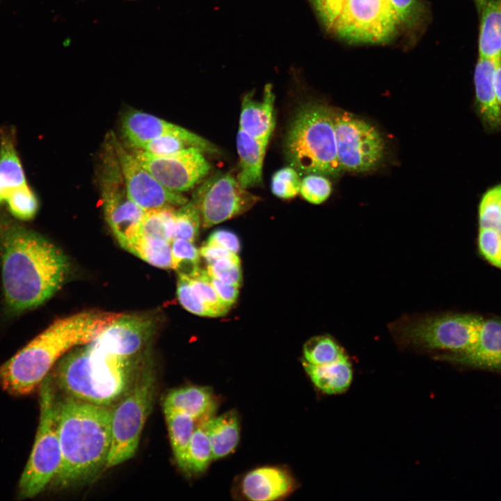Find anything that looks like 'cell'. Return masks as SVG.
<instances>
[{
	"mask_svg": "<svg viewBox=\"0 0 501 501\" xmlns=\"http://www.w3.org/2000/svg\"><path fill=\"white\" fill-rule=\"evenodd\" d=\"M0 257L7 310L19 314L44 303L65 282L70 262L35 232L0 216Z\"/></svg>",
	"mask_w": 501,
	"mask_h": 501,
	"instance_id": "6da1fadb",
	"label": "cell"
},
{
	"mask_svg": "<svg viewBox=\"0 0 501 501\" xmlns=\"http://www.w3.org/2000/svg\"><path fill=\"white\" fill-rule=\"evenodd\" d=\"M112 407L66 395L58 398L61 461L51 482L54 486L65 488L83 484L106 470L111 444Z\"/></svg>",
	"mask_w": 501,
	"mask_h": 501,
	"instance_id": "7a4b0ae2",
	"label": "cell"
},
{
	"mask_svg": "<svg viewBox=\"0 0 501 501\" xmlns=\"http://www.w3.org/2000/svg\"><path fill=\"white\" fill-rule=\"evenodd\" d=\"M122 314L88 310L55 320L0 367L3 388L13 395L31 393L62 356L94 340Z\"/></svg>",
	"mask_w": 501,
	"mask_h": 501,
	"instance_id": "3957f363",
	"label": "cell"
},
{
	"mask_svg": "<svg viewBox=\"0 0 501 501\" xmlns=\"http://www.w3.org/2000/svg\"><path fill=\"white\" fill-rule=\"evenodd\" d=\"M148 356H124L95 339L62 356L55 367L54 379L64 395L111 406L127 390Z\"/></svg>",
	"mask_w": 501,
	"mask_h": 501,
	"instance_id": "277c9868",
	"label": "cell"
},
{
	"mask_svg": "<svg viewBox=\"0 0 501 501\" xmlns=\"http://www.w3.org/2000/svg\"><path fill=\"white\" fill-rule=\"evenodd\" d=\"M284 152L299 174L339 175L333 108L316 102L299 106L285 136Z\"/></svg>",
	"mask_w": 501,
	"mask_h": 501,
	"instance_id": "5b68a950",
	"label": "cell"
},
{
	"mask_svg": "<svg viewBox=\"0 0 501 501\" xmlns=\"http://www.w3.org/2000/svg\"><path fill=\"white\" fill-rule=\"evenodd\" d=\"M156 382V368L149 356L127 390L113 405L111 444L106 469L118 466L135 455L152 408Z\"/></svg>",
	"mask_w": 501,
	"mask_h": 501,
	"instance_id": "8992f818",
	"label": "cell"
},
{
	"mask_svg": "<svg viewBox=\"0 0 501 501\" xmlns=\"http://www.w3.org/2000/svg\"><path fill=\"white\" fill-rule=\"evenodd\" d=\"M483 317L468 314L424 316L401 320L392 328L402 344L422 351L463 353L477 342Z\"/></svg>",
	"mask_w": 501,
	"mask_h": 501,
	"instance_id": "52a82bcc",
	"label": "cell"
},
{
	"mask_svg": "<svg viewBox=\"0 0 501 501\" xmlns=\"http://www.w3.org/2000/svg\"><path fill=\"white\" fill-rule=\"evenodd\" d=\"M49 374L40 388V422L29 459L19 483L22 498L35 497L55 477L61 461L58 436V397Z\"/></svg>",
	"mask_w": 501,
	"mask_h": 501,
	"instance_id": "ba28073f",
	"label": "cell"
},
{
	"mask_svg": "<svg viewBox=\"0 0 501 501\" xmlns=\"http://www.w3.org/2000/svg\"><path fill=\"white\" fill-rule=\"evenodd\" d=\"M100 191L106 221L120 245L127 250L138 236L145 211L130 198L110 140L103 154Z\"/></svg>",
	"mask_w": 501,
	"mask_h": 501,
	"instance_id": "9c48e42d",
	"label": "cell"
},
{
	"mask_svg": "<svg viewBox=\"0 0 501 501\" xmlns=\"http://www.w3.org/2000/svg\"><path fill=\"white\" fill-rule=\"evenodd\" d=\"M337 155L344 171L365 173L377 168L385 154V141L367 121L333 109Z\"/></svg>",
	"mask_w": 501,
	"mask_h": 501,
	"instance_id": "30bf717a",
	"label": "cell"
},
{
	"mask_svg": "<svg viewBox=\"0 0 501 501\" xmlns=\"http://www.w3.org/2000/svg\"><path fill=\"white\" fill-rule=\"evenodd\" d=\"M400 24L389 0H346L332 29L349 42L383 43Z\"/></svg>",
	"mask_w": 501,
	"mask_h": 501,
	"instance_id": "8fae6325",
	"label": "cell"
},
{
	"mask_svg": "<svg viewBox=\"0 0 501 501\" xmlns=\"http://www.w3.org/2000/svg\"><path fill=\"white\" fill-rule=\"evenodd\" d=\"M198 209L201 225L208 228L251 209L260 198L242 187L230 173H216L205 180L191 200Z\"/></svg>",
	"mask_w": 501,
	"mask_h": 501,
	"instance_id": "7c38bea8",
	"label": "cell"
},
{
	"mask_svg": "<svg viewBox=\"0 0 501 501\" xmlns=\"http://www.w3.org/2000/svg\"><path fill=\"white\" fill-rule=\"evenodd\" d=\"M130 152L162 185L175 192L192 189L211 169L204 152L194 147L165 156L154 155L135 148Z\"/></svg>",
	"mask_w": 501,
	"mask_h": 501,
	"instance_id": "4fadbf2b",
	"label": "cell"
},
{
	"mask_svg": "<svg viewBox=\"0 0 501 501\" xmlns=\"http://www.w3.org/2000/svg\"><path fill=\"white\" fill-rule=\"evenodd\" d=\"M110 141L116 153L128 194L144 211L159 207H180L188 202L181 193L162 185L111 134Z\"/></svg>",
	"mask_w": 501,
	"mask_h": 501,
	"instance_id": "5bb4252c",
	"label": "cell"
},
{
	"mask_svg": "<svg viewBox=\"0 0 501 501\" xmlns=\"http://www.w3.org/2000/svg\"><path fill=\"white\" fill-rule=\"evenodd\" d=\"M121 129L132 148L141 143L164 136H175L186 141L204 153H216L218 148L202 136L175 124L138 110L127 111L123 116Z\"/></svg>",
	"mask_w": 501,
	"mask_h": 501,
	"instance_id": "9a60e30c",
	"label": "cell"
},
{
	"mask_svg": "<svg viewBox=\"0 0 501 501\" xmlns=\"http://www.w3.org/2000/svg\"><path fill=\"white\" fill-rule=\"evenodd\" d=\"M154 329L155 322L150 316L122 314L96 340L122 356L145 358Z\"/></svg>",
	"mask_w": 501,
	"mask_h": 501,
	"instance_id": "2e32d148",
	"label": "cell"
},
{
	"mask_svg": "<svg viewBox=\"0 0 501 501\" xmlns=\"http://www.w3.org/2000/svg\"><path fill=\"white\" fill-rule=\"evenodd\" d=\"M294 481L285 470L274 466L255 468L243 478L241 488L249 500L269 501L281 499L294 488Z\"/></svg>",
	"mask_w": 501,
	"mask_h": 501,
	"instance_id": "e0dca14e",
	"label": "cell"
},
{
	"mask_svg": "<svg viewBox=\"0 0 501 501\" xmlns=\"http://www.w3.org/2000/svg\"><path fill=\"white\" fill-rule=\"evenodd\" d=\"M447 358L469 366L501 371V320L483 318L474 346L463 353Z\"/></svg>",
	"mask_w": 501,
	"mask_h": 501,
	"instance_id": "ac0fdd59",
	"label": "cell"
},
{
	"mask_svg": "<svg viewBox=\"0 0 501 501\" xmlns=\"http://www.w3.org/2000/svg\"><path fill=\"white\" fill-rule=\"evenodd\" d=\"M275 95L271 84L264 87L260 100L253 99L250 93L244 95L241 108L239 129L257 138L270 139L275 127Z\"/></svg>",
	"mask_w": 501,
	"mask_h": 501,
	"instance_id": "d6986e66",
	"label": "cell"
},
{
	"mask_svg": "<svg viewBox=\"0 0 501 501\" xmlns=\"http://www.w3.org/2000/svg\"><path fill=\"white\" fill-rule=\"evenodd\" d=\"M212 390L207 387L186 385L168 392L163 401V409L169 408L186 413L197 422L210 418L216 408Z\"/></svg>",
	"mask_w": 501,
	"mask_h": 501,
	"instance_id": "ffe728a7",
	"label": "cell"
},
{
	"mask_svg": "<svg viewBox=\"0 0 501 501\" xmlns=\"http://www.w3.org/2000/svg\"><path fill=\"white\" fill-rule=\"evenodd\" d=\"M269 139L254 138L239 129L237 150L239 157L237 180L244 189L257 186L262 182V168Z\"/></svg>",
	"mask_w": 501,
	"mask_h": 501,
	"instance_id": "44dd1931",
	"label": "cell"
},
{
	"mask_svg": "<svg viewBox=\"0 0 501 501\" xmlns=\"http://www.w3.org/2000/svg\"><path fill=\"white\" fill-rule=\"evenodd\" d=\"M499 61L479 58L474 73L479 111L484 121L491 127L501 125V113L493 83L494 72Z\"/></svg>",
	"mask_w": 501,
	"mask_h": 501,
	"instance_id": "7402d4cb",
	"label": "cell"
},
{
	"mask_svg": "<svg viewBox=\"0 0 501 501\" xmlns=\"http://www.w3.org/2000/svg\"><path fill=\"white\" fill-rule=\"evenodd\" d=\"M12 130L0 134V204L6 202L15 189L26 184Z\"/></svg>",
	"mask_w": 501,
	"mask_h": 501,
	"instance_id": "603a6c76",
	"label": "cell"
},
{
	"mask_svg": "<svg viewBox=\"0 0 501 501\" xmlns=\"http://www.w3.org/2000/svg\"><path fill=\"white\" fill-rule=\"evenodd\" d=\"M302 362L312 383L325 394L343 393L351 384L353 369L348 356L323 365H311L304 360Z\"/></svg>",
	"mask_w": 501,
	"mask_h": 501,
	"instance_id": "cb8c5ba5",
	"label": "cell"
},
{
	"mask_svg": "<svg viewBox=\"0 0 501 501\" xmlns=\"http://www.w3.org/2000/svg\"><path fill=\"white\" fill-rule=\"evenodd\" d=\"M201 422L208 436L214 459L223 458L235 450L240 436L239 420L236 411H230Z\"/></svg>",
	"mask_w": 501,
	"mask_h": 501,
	"instance_id": "d4e9b609",
	"label": "cell"
},
{
	"mask_svg": "<svg viewBox=\"0 0 501 501\" xmlns=\"http://www.w3.org/2000/svg\"><path fill=\"white\" fill-rule=\"evenodd\" d=\"M479 36V58H501V0H487L484 5Z\"/></svg>",
	"mask_w": 501,
	"mask_h": 501,
	"instance_id": "484cf974",
	"label": "cell"
},
{
	"mask_svg": "<svg viewBox=\"0 0 501 501\" xmlns=\"http://www.w3.org/2000/svg\"><path fill=\"white\" fill-rule=\"evenodd\" d=\"M169 439L175 459L182 470L197 421L190 415L173 409L164 408Z\"/></svg>",
	"mask_w": 501,
	"mask_h": 501,
	"instance_id": "4316f807",
	"label": "cell"
},
{
	"mask_svg": "<svg viewBox=\"0 0 501 501\" xmlns=\"http://www.w3.org/2000/svg\"><path fill=\"white\" fill-rule=\"evenodd\" d=\"M214 459L212 447L202 422L196 427L186 452L182 470L189 474H200Z\"/></svg>",
	"mask_w": 501,
	"mask_h": 501,
	"instance_id": "83f0119b",
	"label": "cell"
},
{
	"mask_svg": "<svg viewBox=\"0 0 501 501\" xmlns=\"http://www.w3.org/2000/svg\"><path fill=\"white\" fill-rule=\"evenodd\" d=\"M175 209V207H166L145 211L140 223L138 235L171 243Z\"/></svg>",
	"mask_w": 501,
	"mask_h": 501,
	"instance_id": "f1b7e54d",
	"label": "cell"
},
{
	"mask_svg": "<svg viewBox=\"0 0 501 501\" xmlns=\"http://www.w3.org/2000/svg\"><path fill=\"white\" fill-rule=\"evenodd\" d=\"M127 251L155 267L172 269L171 243L138 236Z\"/></svg>",
	"mask_w": 501,
	"mask_h": 501,
	"instance_id": "f546056e",
	"label": "cell"
},
{
	"mask_svg": "<svg viewBox=\"0 0 501 501\" xmlns=\"http://www.w3.org/2000/svg\"><path fill=\"white\" fill-rule=\"evenodd\" d=\"M346 356L344 350L328 335L315 336L303 346V360L314 365L330 364Z\"/></svg>",
	"mask_w": 501,
	"mask_h": 501,
	"instance_id": "4dcf8cb0",
	"label": "cell"
},
{
	"mask_svg": "<svg viewBox=\"0 0 501 501\" xmlns=\"http://www.w3.org/2000/svg\"><path fill=\"white\" fill-rule=\"evenodd\" d=\"M201 219L198 209L191 200L174 212L172 241L176 239L194 242L198 236Z\"/></svg>",
	"mask_w": 501,
	"mask_h": 501,
	"instance_id": "1f68e13d",
	"label": "cell"
},
{
	"mask_svg": "<svg viewBox=\"0 0 501 501\" xmlns=\"http://www.w3.org/2000/svg\"><path fill=\"white\" fill-rule=\"evenodd\" d=\"M6 202L15 217L24 221L33 218L39 208L38 198L28 183L13 191Z\"/></svg>",
	"mask_w": 501,
	"mask_h": 501,
	"instance_id": "d6a6232c",
	"label": "cell"
},
{
	"mask_svg": "<svg viewBox=\"0 0 501 501\" xmlns=\"http://www.w3.org/2000/svg\"><path fill=\"white\" fill-rule=\"evenodd\" d=\"M186 278L193 292L205 305L214 310L218 317L227 314L230 308L225 305L218 297L209 280L207 271L201 269L197 276Z\"/></svg>",
	"mask_w": 501,
	"mask_h": 501,
	"instance_id": "836d02e7",
	"label": "cell"
},
{
	"mask_svg": "<svg viewBox=\"0 0 501 501\" xmlns=\"http://www.w3.org/2000/svg\"><path fill=\"white\" fill-rule=\"evenodd\" d=\"M479 228L497 229L501 224V184L488 190L479 207Z\"/></svg>",
	"mask_w": 501,
	"mask_h": 501,
	"instance_id": "e575fe53",
	"label": "cell"
},
{
	"mask_svg": "<svg viewBox=\"0 0 501 501\" xmlns=\"http://www.w3.org/2000/svg\"><path fill=\"white\" fill-rule=\"evenodd\" d=\"M301 180L299 173L292 166L277 170L272 176L271 192L276 196L289 199L300 192Z\"/></svg>",
	"mask_w": 501,
	"mask_h": 501,
	"instance_id": "d590c367",
	"label": "cell"
},
{
	"mask_svg": "<svg viewBox=\"0 0 501 501\" xmlns=\"http://www.w3.org/2000/svg\"><path fill=\"white\" fill-rule=\"evenodd\" d=\"M331 191V182L326 176L310 173L301 180L299 193L310 203H322L328 198Z\"/></svg>",
	"mask_w": 501,
	"mask_h": 501,
	"instance_id": "8d00e7d4",
	"label": "cell"
},
{
	"mask_svg": "<svg viewBox=\"0 0 501 501\" xmlns=\"http://www.w3.org/2000/svg\"><path fill=\"white\" fill-rule=\"evenodd\" d=\"M208 273L231 285L240 287L242 283V273L240 260L238 255L223 258L207 265Z\"/></svg>",
	"mask_w": 501,
	"mask_h": 501,
	"instance_id": "74e56055",
	"label": "cell"
},
{
	"mask_svg": "<svg viewBox=\"0 0 501 501\" xmlns=\"http://www.w3.org/2000/svg\"><path fill=\"white\" fill-rule=\"evenodd\" d=\"M177 296L180 304L189 312L202 317H218L212 309L205 305L192 290L188 280L179 277L177 285Z\"/></svg>",
	"mask_w": 501,
	"mask_h": 501,
	"instance_id": "f35d334b",
	"label": "cell"
},
{
	"mask_svg": "<svg viewBox=\"0 0 501 501\" xmlns=\"http://www.w3.org/2000/svg\"><path fill=\"white\" fill-rule=\"evenodd\" d=\"M189 148H192V146L180 137L164 136L141 143L132 148L141 150L157 156H165Z\"/></svg>",
	"mask_w": 501,
	"mask_h": 501,
	"instance_id": "ab89813d",
	"label": "cell"
},
{
	"mask_svg": "<svg viewBox=\"0 0 501 501\" xmlns=\"http://www.w3.org/2000/svg\"><path fill=\"white\" fill-rule=\"evenodd\" d=\"M478 243L484 258L501 269V233L497 229L479 228Z\"/></svg>",
	"mask_w": 501,
	"mask_h": 501,
	"instance_id": "60d3db41",
	"label": "cell"
},
{
	"mask_svg": "<svg viewBox=\"0 0 501 501\" xmlns=\"http://www.w3.org/2000/svg\"><path fill=\"white\" fill-rule=\"evenodd\" d=\"M172 269L180 261L193 260L199 262L200 251L193 242L186 239H176L171 242Z\"/></svg>",
	"mask_w": 501,
	"mask_h": 501,
	"instance_id": "b9f144b4",
	"label": "cell"
},
{
	"mask_svg": "<svg viewBox=\"0 0 501 501\" xmlns=\"http://www.w3.org/2000/svg\"><path fill=\"white\" fill-rule=\"evenodd\" d=\"M346 0H312L323 22L333 27Z\"/></svg>",
	"mask_w": 501,
	"mask_h": 501,
	"instance_id": "7bdbcfd3",
	"label": "cell"
},
{
	"mask_svg": "<svg viewBox=\"0 0 501 501\" xmlns=\"http://www.w3.org/2000/svg\"><path fill=\"white\" fill-rule=\"evenodd\" d=\"M397 13L400 23L411 24L415 22L420 13L419 0H389Z\"/></svg>",
	"mask_w": 501,
	"mask_h": 501,
	"instance_id": "ee69618b",
	"label": "cell"
},
{
	"mask_svg": "<svg viewBox=\"0 0 501 501\" xmlns=\"http://www.w3.org/2000/svg\"><path fill=\"white\" fill-rule=\"evenodd\" d=\"M205 244L220 246L236 254L241 248L240 241L237 234L225 229L213 231Z\"/></svg>",
	"mask_w": 501,
	"mask_h": 501,
	"instance_id": "f6af8a7d",
	"label": "cell"
},
{
	"mask_svg": "<svg viewBox=\"0 0 501 501\" xmlns=\"http://www.w3.org/2000/svg\"><path fill=\"white\" fill-rule=\"evenodd\" d=\"M209 280L221 301L230 308L237 299L239 296V287L226 284L209 274Z\"/></svg>",
	"mask_w": 501,
	"mask_h": 501,
	"instance_id": "bcb514c9",
	"label": "cell"
},
{
	"mask_svg": "<svg viewBox=\"0 0 501 501\" xmlns=\"http://www.w3.org/2000/svg\"><path fill=\"white\" fill-rule=\"evenodd\" d=\"M200 255L207 264L213 263L223 258L232 257L237 254L218 246L205 244L199 250Z\"/></svg>",
	"mask_w": 501,
	"mask_h": 501,
	"instance_id": "7dc6e473",
	"label": "cell"
},
{
	"mask_svg": "<svg viewBox=\"0 0 501 501\" xmlns=\"http://www.w3.org/2000/svg\"><path fill=\"white\" fill-rule=\"evenodd\" d=\"M493 83L495 96L501 113V58L494 72Z\"/></svg>",
	"mask_w": 501,
	"mask_h": 501,
	"instance_id": "c3c4849f",
	"label": "cell"
},
{
	"mask_svg": "<svg viewBox=\"0 0 501 501\" xmlns=\"http://www.w3.org/2000/svg\"><path fill=\"white\" fill-rule=\"evenodd\" d=\"M487 0H475V2L479 9H482Z\"/></svg>",
	"mask_w": 501,
	"mask_h": 501,
	"instance_id": "681fc988",
	"label": "cell"
}]
</instances>
